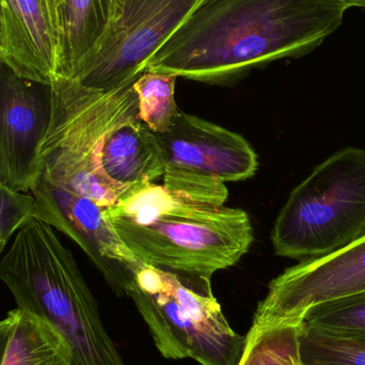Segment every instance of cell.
<instances>
[{
	"label": "cell",
	"mask_w": 365,
	"mask_h": 365,
	"mask_svg": "<svg viewBox=\"0 0 365 365\" xmlns=\"http://www.w3.org/2000/svg\"><path fill=\"white\" fill-rule=\"evenodd\" d=\"M2 365H73L66 341L46 322L15 308Z\"/></svg>",
	"instance_id": "9a60e30c"
},
{
	"label": "cell",
	"mask_w": 365,
	"mask_h": 365,
	"mask_svg": "<svg viewBox=\"0 0 365 365\" xmlns=\"http://www.w3.org/2000/svg\"><path fill=\"white\" fill-rule=\"evenodd\" d=\"M365 235V149L346 148L289 193L272 231L278 257H324Z\"/></svg>",
	"instance_id": "8992f818"
},
{
	"label": "cell",
	"mask_w": 365,
	"mask_h": 365,
	"mask_svg": "<svg viewBox=\"0 0 365 365\" xmlns=\"http://www.w3.org/2000/svg\"><path fill=\"white\" fill-rule=\"evenodd\" d=\"M302 323L327 334L365 336V291L312 307Z\"/></svg>",
	"instance_id": "d6986e66"
},
{
	"label": "cell",
	"mask_w": 365,
	"mask_h": 365,
	"mask_svg": "<svg viewBox=\"0 0 365 365\" xmlns=\"http://www.w3.org/2000/svg\"><path fill=\"white\" fill-rule=\"evenodd\" d=\"M177 79L175 75L145 71L133 83L138 98V119L155 134L168 130L179 113Z\"/></svg>",
	"instance_id": "ac0fdd59"
},
{
	"label": "cell",
	"mask_w": 365,
	"mask_h": 365,
	"mask_svg": "<svg viewBox=\"0 0 365 365\" xmlns=\"http://www.w3.org/2000/svg\"><path fill=\"white\" fill-rule=\"evenodd\" d=\"M51 115V86L0 63V185L28 193L40 178L38 153Z\"/></svg>",
	"instance_id": "8fae6325"
},
{
	"label": "cell",
	"mask_w": 365,
	"mask_h": 365,
	"mask_svg": "<svg viewBox=\"0 0 365 365\" xmlns=\"http://www.w3.org/2000/svg\"><path fill=\"white\" fill-rule=\"evenodd\" d=\"M205 0H128L73 79L92 89L134 83L145 62Z\"/></svg>",
	"instance_id": "ba28073f"
},
{
	"label": "cell",
	"mask_w": 365,
	"mask_h": 365,
	"mask_svg": "<svg viewBox=\"0 0 365 365\" xmlns=\"http://www.w3.org/2000/svg\"><path fill=\"white\" fill-rule=\"evenodd\" d=\"M0 281L16 308L40 317L63 338L73 365H126L72 252L53 227L34 217L21 225L0 259Z\"/></svg>",
	"instance_id": "3957f363"
},
{
	"label": "cell",
	"mask_w": 365,
	"mask_h": 365,
	"mask_svg": "<svg viewBox=\"0 0 365 365\" xmlns=\"http://www.w3.org/2000/svg\"><path fill=\"white\" fill-rule=\"evenodd\" d=\"M31 217L70 237L88 255L118 294L133 272L143 265L125 246L105 207L56 186L40 175L30 190Z\"/></svg>",
	"instance_id": "30bf717a"
},
{
	"label": "cell",
	"mask_w": 365,
	"mask_h": 365,
	"mask_svg": "<svg viewBox=\"0 0 365 365\" xmlns=\"http://www.w3.org/2000/svg\"><path fill=\"white\" fill-rule=\"evenodd\" d=\"M349 9L343 0H205L143 72L227 85L277 60L312 53Z\"/></svg>",
	"instance_id": "6da1fadb"
},
{
	"label": "cell",
	"mask_w": 365,
	"mask_h": 365,
	"mask_svg": "<svg viewBox=\"0 0 365 365\" xmlns=\"http://www.w3.org/2000/svg\"><path fill=\"white\" fill-rule=\"evenodd\" d=\"M60 40L46 0H0V63L28 81L51 85Z\"/></svg>",
	"instance_id": "7c38bea8"
},
{
	"label": "cell",
	"mask_w": 365,
	"mask_h": 365,
	"mask_svg": "<svg viewBox=\"0 0 365 365\" xmlns=\"http://www.w3.org/2000/svg\"><path fill=\"white\" fill-rule=\"evenodd\" d=\"M133 83L104 91L76 79L57 76L51 85V115L38 153V168L47 181L110 207L128 190L101 167V149L108 133L138 118Z\"/></svg>",
	"instance_id": "277c9868"
},
{
	"label": "cell",
	"mask_w": 365,
	"mask_h": 365,
	"mask_svg": "<svg viewBox=\"0 0 365 365\" xmlns=\"http://www.w3.org/2000/svg\"><path fill=\"white\" fill-rule=\"evenodd\" d=\"M34 197L23 192H12L0 185V253L21 225L31 217Z\"/></svg>",
	"instance_id": "ffe728a7"
},
{
	"label": "cell",
	"mask_w": 365,
	"mask_h": 365,
	"mask_svg": "<svg viewBox=\"0 0 365 365\" xmlns=\"http://www.w3.org/2000/svg\"><path fill=\"white\" fill-rule=\"evenodd\" d=\"M105 212L141 264L188 280L212 282L253 242L245 210L189 199L158 182L130 187Z\"/></svg>",
	"instance_id": "7a4b0ae2"
},
{
	"label": "cell",
	"mask_w": 365,
	"mask_h": 365,
	"mask_svg": "<svg viewBox=\"0 0 365 365\" xmlns=\"http://www.w3.org/2000/svg\"><path fill=\"white\" fill-rule=\"evenodd\" d=\"M102 0H60L58 76L73 78L81 60L106 30Z\"/></svg>",
	"instance_id": "5bb4252c"
},
{
	"label": "cell",
	"mask_w": 365,
	"mask_h": 365,
	"mask_svg": "<svg viewBox=\"0 0 365 365\" xmlns=\"http://www.w3.org/2000/svg\"><path fill=\"white\" fill-rule=\"evenodd\" d=\"M299 326H252L237 365H300Z\"/></svg>",
	"instance_id": "2e32d148"
},
{
	"label": "cell",
	"mask_w": 365,
	"mask_h": 365,
	"mask_svg": "<svg viewBox=\"0 0 365 365\" xmlns=\"http://www.w3.org/2000/svg\"><path fill=\"white\" fill-rule=\"evenodd\" d=\"M163 357L201 365H237L246 343L227 323L212 282L143 265L122 285Z\"/></svg>",
	"instance_id": "5b68a950"
},
{
	"label": "cell",
	"mask_w": 365,
	"mask_h": 365,
	"mask_svg": "<svg viewBox=\"0 0 365 365\" xmlns=\"http://www.w3.org/2000/svg\"><path fill=\"white\" fill-rule=\"evenodd\" d=\"M100 160L105 175L128 188L164 177V158L155 133L138 118L122 122L108 133Z\"/></svg>",
	"instance_id": "4fadbf2b"
},
{
	"label": "cell",
	"mask_w": 365,
	"mask_h": 365,
	"mask_svg": "<svg viewBox=\"0 0 365 365\" xmlns=\"http://www.w3.org/2000/svg\"><path fill=\"white\" fill-rule=\"evenodd\" d=\"M365 291V235L324 257L300 261L269 283L252 326L300 325L317 304Z\"/></svg>",
	"instance_id": "9c48e42d"
},
{
	"label": "cell",
	"mask_w": 365,
	"mask_h": 365,
	"mask_svg": "<svg viewBox=\"0 0 365 365\" xmlns=\"http://www.w3.org/2000/svg\"><path fill=\"white\" fill-rule=\"evenodd\" d=\"M155 135L164 158L163 185L189 199L225 205V182L250 179L259 167L242 135L181 110L168 130Z\"/></svg>",
	"instance_id": "52a82bcc"
},
{
	"label": "cell",
	"mask_w": 365,
	"mask_h": 365,
	"mask_svg": "<svg viewBox=\"0 0 365 365\" xmlns=\"http://www.w3.org/2000/svg\"><path fill=\"white\" fill-rule=\"evenodd\" d=\"M126 2H128V0H102L103 10H104L105 19H106L107 24L106 30L117 21Z\"/></svg>",
	"instance_id": "44dd1931"
},
{
	"label": "cell",
	"mask_w": 365,
	"mask_h": 365,
	"mask_svg": "<svg viewBox=\"0 0 365 365\" xmlns=\"http://www.w3.org/2000/svg\"><path fill=\"white\" fill-rule=\"evenodd\" d=\"M343 1L349 4V8L365 9V0H343Z\"/></svg>",
	"instance_id": "cb8c5ba5"
},
{
	"label": "cell",
	"mask_w": 365,
	"mask_h": 365,
	"mask_svg": "<svg viewBox=\"0 0 365 365\" xmlns=\"http://www.w3.org/2000/svg\"><path fill=\"white\" fill-rule=\"evenodd\" d=\"M48 4L49 10H51V17H53V24L59 34L60 40V0H46Z\"/></svg>",
	"instance_id": "603a6c76"
},
{
	"label": "cell",
	"mask_w": 365,
	"mask_h": 365,
	"mask_svg": "<svg viewBox=\"0 0 365 365\" xmlns=\"http://www.w3.org/2000/svg\"><path fill=\"white\" fill-rule=\"evenodd\" d=\"M12 327L13 315L10 311L6 319L0 321V365H2V362H4V354H6V346H8L9 340H10Z\"/></svg>",
	"instance_id": "7402d4cb"
},
{
	"label": "cell",
	"mask_w": 365,
	"mask_h": 365,
	"mask_svg": "<svg viewBox=\"0 0 365 365\" xmlns=\"http://www.w3.org/2000/svg\"><path fill=\"white\" fill-rule=\"evenodd\" d=\"M300 365H365V336L327 334L300 323Z\"/></svg>",
	"instance_id": "e0dca14e"
}]
</instances>
